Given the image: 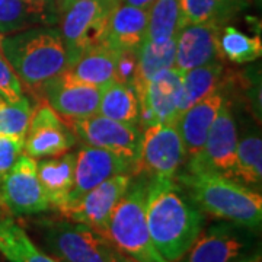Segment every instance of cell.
I'll use <instances>...</instances> for the list:
<instances>
[{
	"instance_id": "cell-28",
	"label": "cell",
	"mask_w": 262,
	"mask_h": 262,
	"mask_svg": "<svg viewBox=\"0 0 262 262\" xmlns=\"http://www.w3.org/2000/svg\"><path fill=\"white\" fill-rule=\"evenodd\" d=\"M179 0H155L149 9L147 22V41L163 42L178 37L182 29Z\"/></svg>"
},
{
	"instance_id": "cell-31",
	"label": "cell",
	"mask_w": 262,
	"mask_h": 262,
	"mask_svg": "<svg viewBox=\"0 0 262 262\" xmlns=\"http://www.w3.org/2000/svg\"><path fill=\"white\" fill-rule=\"evenodd\" d=\"M32 106L24 96L18 102H9L0 98V134L25 139Z\"/></svg>"
},
{
	"instance_id": "cell-37",
	"label": "cell",
	"mask_w": 262,
	"mask_h": 262,
	"mask_svg": "<svg viewBox=\"0 0 262 262\" xmlns=\"http://www.w3.org/2000/svg\"><path fill=\"white\" fill-rule=\"evenodd\" d=\"M75 2H79V0H58V8H60V10H64Z\"/></svg>"
},
{
	"instance_id": "cell-11",
	"label": "cell",
	"mask_w": 262,
	"mask_h": 262,
	"mask_svg": "<svg viewBox=\"0 0 262 262\" xmlns=\"http://www.w3.org/2000/svg\"><path fill=\"white\" fill-rule=\"evenodd\" d=\"M75 143L76 134L69 124L46 99H39L35 108H32L24 139L25 153L34 159L56 158L67 153Z\"/></svg>"
},
{
	"instance_id": "cell-12",
	"label": "cell",
	"mask_w": 262,
	"mask_h": 262,
	"mask_svg": "<svg viewBox=\"0 0 262 262\" xmlns=\"http://www.w3.org/2000/svg\"><path fill=\"white\" fill-rule=\"evenodd\" d=\"M69 127L88 146L108 150L114 155L136 163L140 151L141 133L139 125L115 121L108 117L95 114L86 118L67 121ZM136 166V165H134Z\"/></svg>"
},
{
	"instance_id": "cell-34",
	"label": "cell",
	"mask_w": 262,
	"mask_h": 262,
	"mask_svg": "<svg viewBox=\"0 0 262 262\" xmlns=\"http://www.w3.org/2000/svg\"><path fill=\"white\" fill-rule=\"evenodd\" d=\"M110 262H140V261H137V259L131 258V256L125 255V253L120 252L117 248H114L113 245H111V249H110Z\"/></svg>"
},
{
	"instance_id": "cell-20",
	"label": "cell",
	"mask_w": 262,
	"mask_h": 262,
	"mask_svg": "<svg viewBox=\"0 0 262 262\" xmlns=\"http://www.w3.org/2000/svg\"><path fill=\"white\" fill-rule=\"evenodd\" d=\"M120 54V50L106 44L98 46L76 57L69 63L63 73L80 83L103 89L110 83L117 82Z\"/></svg>"
},
{
	"instance_id": "cell-24",
	"label": "cell",
	"mask_w": 262,
	"mask_h": 262,
	"mask_svg": "<svg viewBox=\"0 0 262 262\" xmlns=\"http://www.w3.org/2000/svg\"><path fill=\"white\" fill-rule=\"evenodd\" d=\"M0 255L8 262H60L39 249L9 217H0Z\"/></svg>"
},
{
	"instance_id": "cell-13",
	"label": "cell",
	"mask_w": 262,
	"mask_h": 262,
	"mask_svg": "<svg viewBox=\"0 0 262 262\" xmlns=\"http://www.w3.org/2000/svg\"><path fill=\"white\" fill-rule=\"evenodd\" d=\"M131 181L133 175L128 173L115 175L106 179L76 200L75 203L63 208L60 215L67 220L86 225L105 237L114 208L128 189Z\"/></svg>"
},
{
	"instance_id": "cell-23",
	"label": "cell",
	"mask_w": 262,
	"mask_h": 262,
	"mask_svg": "<svg viewBox=\"0 0 262 262\" xmlns=\"http://www.w3.org/2000/svg\"><path fill=\"white\" fill-rule=\"evenodd\" d=\"M51 20L48 0H0V34L47 25Z\"/></svg>"
},
{
	"instance_id": "cell-27",
	"label": "cell",
	"mask_w": 262,
	"mask_h": 262,
	"mask_svg": "<svg viewBox=\"0 0 262 262\" xmlns=\"http://www.w3.org/2000/svg\"><path fill=\"white\" fill-rule=\"evenodd\" d=\"M223 64L215 60L211 63L188 70L182 75V99L179 106V115L192 106L198 101L204 99L208 95L220 91V84L223 80ZM178 115V117H179Z\"/></svg>"
},
{
	"instance_id": "cell-21",
	"label": "cell",
	"mask_w": 262,
	"mask_h": 262,
	"mask_svg": "<svg viewBox=\"0 0 262 262\" xmlns=\"http://www.w3.org/2000/svg\"><path fill=\"white\" fill-rule=\"evenodd\" d=\"M75 153H64L54 159H42L37 163L38 179L48 203L58 213L67 206L70 191L75 184Z\"/></svg>"
},
{
	"instance_id": "cell-36",
	"label": "cell",
	"mask_w": 262,
	"mask_h": 262,
	"mask_svg": "<svg viewBox=\"0 0 262 262\" xmlns=\"http://www.w3.org/2000/svg\"><path fill=\"white\" fill-rule=\"evenodd\" d=\"M125 5H131L136 8H141V9H150L151 5L155 3V0H121Z\"/></svg>"
},
{
	"instance_id": "cell-25",
	"label": "cell",
	"mask_w": 262,
	"mask_h": 262,
	"mask_svg": "<svg viewBox=\"0 0 262 262\" xmlns=\"http://www.w3.org/2000/svg\"><path fill=\"white\" fill-rule=\"evenodd\" d=\"M232 179L245 187L261 188L262 184V140L261 133L252 128L237 139L236 162Z\"/></svg>"
},
{
	"instance_id": "cell-1",
	"label": "cell",
	"mask_w": 262,
	"mask_h": 262,
	"mask_svg": "<svg viewBox=\"0 0 262 262\" xmlns=\"http://www.w3.org/2000/svg\"><path fill=\"white\" fill-rule=\"evenodd\" d=\"M146 222L150 239L160 256L178 262L206 226L201 213L172 178H149Z\"/></svg>"
},
{
	"instance_id": "cell-16",
	"label": "cell",
	"mask_w": 262,
	"mask_h": 262,
	"mask_svg": "<svg viewBox=\"0 0 262 262\" xmlns=\"http://www.w3.org/2000/svg\"><path fill=\"white\" fill-rule=\"evenodd\" d=\"M182 99V73L175 67L151 77L140 98V124L143 128L159 122H175Z\"/></svg>"
},
{
	"instance_id": "cell-38",
	"label": "cell",
	"mask_w": 262,
	"mask_h": 262,
	"mask_svg": "<svg viewBox=\"0 0 262 262\" xmlns=\"http://www.w3.org/2000/svg\"><path fill=\"white\" fill-rule=\"evenodd\" d=\"M2 39H3V35L0 34V56H3V53H2Z\"/></svg>"
},
{
	"instance_id": "cell-33",
	"label": "cell",
	"mask_w": 262,
	"mask_h": 262,
	"mask_svg": "<svg viewBox=\"0 0 262 262\" xmlns=\"http://www.w3.org/2000/svg\"><path fill=\"white\" fill-rule=\"evenodd\" d=\"M24 153V139L0 134V182Z\"/></svg>"
},
{
	"instance_id": "cell-8",
	"label": "cell",
	"mask_w": 262,
	"mask_h": 262,
	"mask_svg": "<svg viewBox=\"0 0 262 262\" xmlns=\"http://www.w3.org/2000/svg\"><path fill=\"white\" fill-rule=\"evenodd\" d=\"M256 232L220 220L201 230L178 262H232L255 249Z\"/></svg>"
},
{
	"instance_id": "cell-3",
	"label": "cell",
	"mask_w": 262,
	"mask_h": 262,
	"mask_svg": "<svg viewBox=\"0 0 262 262\" xmlns=\"http://www.w3.org/2000/svg\"><path fill=\"white\" fill-rule=\"evenodd\" d=\"M2 53L20 83L35 94L69 66L60 31L48 27H35L3 38Z\"/></svg>"
},
{
	"instance_id": "cell-18",
	"label": "cell",
	"mask_w": 262,
	"mask_h": 262,
	"mask_svg": "<svg viewBox=\"0 0 262 262\" xmlns=\"http://www.w3.org/2000/svg\"><path fill=\"white\" fill-rule=\"evenodd\" d=\"M225 95L222 91H215L204 99L189 106L175 120L181 140L185 149L187 160L195 158L201 151L210 127L213 125L215 115L225 102Z\"/></svg>"
},
{
	"instance_id": "cell-17",
	"label": "cell",
	"mask_w": 262,
	"mask_h": 262,
	"mask_svg": "<svg viewBox=\"0 0 262 262\" xmlns=\"http://www.w3.org/2000/svg\"><path fill=\"white\" fill-rule=\"evenodd\" d=\"M220 25L214 22L191 24L179 31L177 37L175 69L182 75L188 70L219 60Z\"/></svg>"
},
{
	"instance_id": "cell-5",
	"label": "cell",
	"mask_w": 262,
	"mask_h": 262,
	"mask_svg": "<svg viewBox=\"0 0 262 262\" xmlns=\"http://www.w3.org/2000/svg\"><path fill=\"white\" fill-rule=\"evenodd\" d=\"M41 244L60 262H110L111 244L86 225L67 219H41Z\"/></svg>"
},
{
	"instance_id": "cell-22",
	"label": "cell",
	"mask_w": 262,
	"mask_h": 262,
	"mask_svg": "<svg viewBox=\"0 0 262 262\" xmlns=\"http://www.w3.org/2000/svg\"><path fill=\"white\" fill-rule=\"evenodd\" d=\"M175 54H177V38H172L163 42L144 41L141 47L136 51V72L131 86L134 88L139 101L144 94L147 84L153 76L162 70L175 67Z\"/></svg>"
},
{
	"instance_id": "cell-7",
	"label": "cell",
	"mask_w": 262,
	"mask_h": 262,
	"mask_svg": "<svg viewBox=\"0 0 262 262\" xmlns=\"http://www.w3.org/2000/svg\"><path fill=\"white\" fill-rule=\"evenodd\" d=\"M187 163V155L175 122H159L143 128L134 177L172 178Z\"/></svg>"
},
{
	"instance_id": "cell-19",
	"label": "cell",
	"mask_w": 262,
	"mask_h": 262,
	"mask_svg": "<svg viewBox=\"0 0 262 262\" xmlns=\"http://www.w3.org/2000/svg\"><path fill=\"white\" fill-rule=\"evenodd\" d=\"M149 9L120 2L110 13L105 29V44L120 51H137L146 41Z\"/></svg>"
},
{
	"instance_id": "cell-30",
	"label": "cell",
	"mask_w": 262,
	"mask_h": 262,
	"mask_svg": "<svg viewBox=\"0 0 262 262\" xmlns=\"http://www.w3.org/2000/svg\"><path fill=\"white\" fill-rule=\"evenodd\" d=\"M220 53L233 63L245 64L261 57L262 42L259 37H249L234 27H226L220 34Z\"/></svg>"
},
{
	"instance_id": "cell-6",
	"label": "cell",
	"mask_w": 262,
	"mask_h": 262,
	"mask_svg": "<svg viewBox=\"0 0 262 262\" xmlns=\"http://www.w3.org/2000/svg\"><path fill=\"white\" fill-rule=\"evenodd\" d=\"M121 0H79L63 12L60 35L69 63L86 50L105 44V29L111 10Z\"/></svg>"
},
{
	"instance_id": "cell-15",
	"label": "cell",
	"mask_w": 262,
	"mask_h": 262,
	"mask_svg": "<svg viewBox=\"0 0 262 262\" xmlns=\"http://www.w3.org/2000/svg\"><path fill=\"white\" fill-rule=\"evenodd\" d=\"M39 94L44 95L50 106L67 122L98 114L102 88L80 83L60 73L48 80Z\"/></svg>"
},
{
	"instance_id": "cell-29",
	"label": "cell",
	"mask_w": 262,
	"mask_h": 262,
	"mask_svg": "<svg viewBox=\"0 0 262 262\" xmlns=\"http://www.w3.org/2000/svg\"><path fill=\"white\" fill-rule=\"evenodd\" d=\"M241 0H179L182 24H222L237 8Z\"/></svg>"
},
{
	"instance_id": "cell-4",
	"label": "cell",
	"mask_w": 262,
	"mask_h": 262,
	"mask_svg": "<svg viewBox=\"0 0 262 262\" xmlns=\"http://www.w3.org/2000/svg\"><path fill=\"white\" fill-rule=\"evenodd\" d=\"M149 177H133L130 187L114 208L105 237L120 252L140 262H168L150 239L146 222V192Z\"/></svg>"
},
{
	"instance_id": "cell-26",
	"label": "cell",
	"mask_w": 262,
	"mask_h": 262,
	"mask_svg": "<svg viewBox=\"0 0 262 262\" xmlns=\"http://www.w3.org/2000/svg\"><path fill=\"white\" fill-rule=\"evenodd\" d=\"M98 114L115 121L139 125L140 101L134 88L122 82H113L105 86L101 94Z\"/></svg>"
},
{
	"instance_id": "cell-10",
	"label": "cell",
	"mask_w": 262,
	"mask_h": 262,
	"mask_svg": "<svg viewBox=\"0 0 262 262\" xmlns=\"http://www.w3.org/2000/svg\"><path fill=\"white\" fill-rule=\"evenodd\" d=\"M237 130L230 111V105L225 99L210 127L206 143L195 158L188 159L185 170L189 172H213L232 179L236 162Z\"/></svg>"
},
{
	"instance_id": "cell-9",
	"label": "cell",
	"mask_w": 262,
	"mask_h": 262,
	"mask_svg": "<svg viewBox=\"0 0 262 262\" xmlns=\"http://www.w3.org/2000/svg\"><path fill=\"white\" fill-rule=\"evenodd\" d=\"M2 206L12 215H35L51 210L38 179L37 162L27 153L20 155L0 182Z\"/></svg>"
},
{
	"instance_id": "cell-39",
	"label": "cell",
	"mask_w": 262,
	"mask_h": 262,
	"mask_svg": "<svg viewBox=\"0 0 262 262\" xmlns=\"http://www.w3.org/2000/svg\"><path fill=\"white\" fill-rule=\"evenodd\" d=\"M0 206H2V200H0ZM2 207H3V206H2Z\"/></svg>"
},
{
	"instance_id": "cell-2",
	"label": "cell",
	"mask_w": 262,
	"mask_h": 262,
	"mask_svg": "<svg viewBox=\"0 0 262 262\" xmlns=\"http://www.w3.org/2000/svg\"><path fill=\"white\" fill-rule=\"evenodd\" d=\"M175 181L201 213L253 232L261 229L262 196L252 188L213 172L182 170Z\"/></svg>"
},
{
	"instance_id": "cell-35",
	"label": "cell",
	"mask_w": 262,
	"mask_h": 262,
	"mask_svg": "<svg viewBox=\"0 0 262 262\" xmlns=\"http://www.w3.org/2000/svg\"><path fill=\"white\" fill-rule=\"evenodd\" d=\"M232 262H262L261 251H259V249H253L251 252L245 253L242 256L236 258V259Z\"/></svg>"
},
{
	"instance_id": "cell-14",
	"label": "cell",
	"mask_w": 262,
	"mask_h": 262,
	"mask_svg": "<svg viewBox=\"0 0 262 262\" xmlns=\"http://www.w3.org/2000/svg\"><path fill=\"white\" fill-rule=\"evenodd\" d=\"M134 162L114 155L108 150L84 144L76 153L75 184L70 191L67 206L115 175L128 173L134 177Z\"/></svg>"
},
{
	"instance_id": "cell-32",
	"label": "cell",
	"mask_w": 262,
	"mask_h": 262,
	"mask_svg": "<svg viewBox=\"0 0 262 262\" xmlns=\"http://www.w3.org/2000/svg\"><path fill=\"white\" fill-rule=\"evenodd\" d=\"M0 98L9 102H18L24 98L22 83L3 56H0Z\"/></svg>"
}]
</instances>
